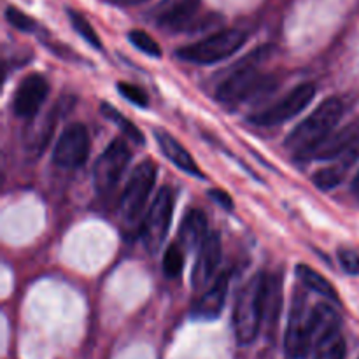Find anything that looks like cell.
<instances>
[{
	"instance_id": "obj_6",
	"label": "cell",
	"mask_w": 359,
	"mask_h": 359,
	"mask_svg": "<svg viewBox=\"0 0 359 359\" xmlns=\"http://www.w3.org/2000/svg\"><path fill=\"white\" fill-rule=\"evenodd\" d=\"M175 196L168 186H163L154 196L140 224V241L149 255H156L170 230Z\"/></svg>"
},
{
	"instance_id": "obj_13",
	"label": "cell",
	"mask_w": 359,
	"mask_h": 359,
	"mask_svg": "<svg viewBox=\"0 0 359 359\" xmlns=\"http://www.w3.org/2000/svg\"><path fill=\"white\" fill-rule=\"evenodd\" d=\"M221 256H223V244H221L219 233L210 231L198 248V256H196L195 266H193L191 283L195 290H200L210 283L221 263Z\"/></svg>"
},
{
	"instance_id": "obj_4",
	"label": "cell",
	"mask_w": 359,
	"mask_h": 359,
	"mask_svg": "<svg viewBox=\"0 0 359 359\" xmlns=\"http://www.w3.org/2000/svg\"><path fill=\"white\" fill-rule=\"evenodd\" d=\"M248 42V34L241 28H224V30L210 34L193 44L182 46L175 51L179 60L195 65H212L223 62L238 51Z\"/></svg>"
},
{
	"instance_id": "obj_22",
	"label": "cell",
	"mask_w": 359,
	"mask_h": 359,
	"mask_svg": "<svg viewBox=\"0 0 359 359\" xmlns=\"http://www.w3.org/2000/svg\"><path fill=\"white\" fill-rule=\"evenodd\" d=\"M67 16H69V21H70V25L74 27V30H76L77 34H79L81 37H83L84 41L91 46V48L102 49L100 37H98V34L95 32V28L91 27V23L88 21V18L84 16V14L77 13V11H74V9H67Z\"/></svg>"
},
{
	"instance_id": "obj_14",
	"label": "cell",
	"mask_w": 359,
	"mask_h": 359,
	"mask_svg": "<svg viewBox=\"0 0 359 359\" xmlns=\"http://www.w3.org/2000/svg\"><path fill=\"white\" fill-rule=\"evenodd\" d=\"M69 102V98L60 100L44 118L39 119L35 125H30V128H27V133H25V151H27L28 154L37 156V154H41L42 151L46 149L48 142L51 140L58 119L62 118L65 112L70 111V105H67Z\"/></svg>"
},
{
	"instance_id": "obj_12",
	"label": "cell",
	"mask_w": 359,
	"mask_h": 359,
	"mask_svg": "<svg viewBox=\"0 0 359 359\" xmlns=\"http://www.w3.org/2000/svg\"><path fill=\"white\" fill-rule=\"evenodd\" d=\"M49 95V83L41 74H30L18 84L13 98V112L18 118L34 119Z\"/></svg>"
},
{
	"instance_id": "obj_28",
	"label": "cell",
	"mask_w": 359,
	"mask_h": 359,
	"mask_svg": "<svg viewBox=\"0 0 359 359\" xmlns=\"http://www.w3.org/2000/svg\"><path fill=\"white\" fill-rule=\"evenodd\" d=\"M337 256H339L344 272H347L349 276H359V252L349 248H340Z\"/></svg>"
},
{
	"instance_id": "obj_2",
	"label": "cell",
	"mask_w": 359,
	"mask_h": 359,
	"mask_svg": "<svg viewBox=\"0 0 359 359\" xmlns=\"http://www.w3.org/2000/svg\"><path fill=\"white\" fill-rule=\"evenodd\" d=\"M344 102L337 97H330L309 116L307 119L300 123L293 132L287 135L286 147L294 154L297 160H300L305 153L318 146L319 142L330 137L337 125L342 119Z\"/></svg>"
},
{
	"instance_id": "obj_23",
	"label": "cell",
	"mask_w": 359,
	"mask_h": 359,
	"mask_svg": "<svg viewBox=\"0 0 359 359\" xmlns=\"http://www.w3.org/2000/svg\"><path fill=\"white\" fill-rule=\"evenodd\" d=\"M314 359H346V340L339 332L316 347Z\"/></svg>"
},
{
	"instance_id": "obj_7",
	"label": "cell",
	"mask_w": 359,
	"mask_h": 359,
	"mask_svg": "<svg viewBox=\"0 0 359 359\" xmlns=\"http://www.w3.org/2000/svg\"><path fill=\"white\" fill-rule=\"evenodd\" d=\"M314 349L312 340V319L307 307V297L302 290L293 294L290 319H287L286 337H284V351L290 359H304Z\"/></svg>"
},
{
	"instance_id": "obj_10",
	"label": "cell",
	"mask_w": 359,
	"mask_h": 359,
	"mask_svg": "<svg viewBox=\"0 0 359 359\" xmlns=\"http://www.w3.org/2000/svg\"><path fill=\"white\" fill-rule=\"evenodd\" d=\"M130 158L132 153L123 139H114L105 147L93 167V182L98 193L107 195L118 186L119 179L128 167Z\"/></svg>"
},
{
	"instance_id": "obj_31",
	"label": "cell",
	"mask_w": 359,
	"mask_h": 359,
	"mask_svg": "<svg viewBox=\"0 0 359 359\" xmlns=\"http://www.w3.org/2000/svg\"><path fill=\"white\" fill-rule=\"evenodd\" d=\"M351 189H353L354 196H356V198L359 200V172L356 174V177H354L353 184H351Z\"/></svg>"
},
{
	"instance_id": "obj_27",
	"label": "cell",
	"mask_w": 359,
	"mask_h": 359,
	"mask_svg": "<svg viewBox=\"0 0 359 359\" xmlns=\"http://www.w3.org/2000/svg\"><path fill=\"white\" fill-rule=\"evenodd\" d=\"M118 91L126 98V100L132 102L133 105H137V107H147V105H149V97H147L146 91L140 86H137V84L119 81Z\"/></svg>"
},
{
	"instance_id": "obj_1",
	"label": "cell",
	"mask_w": 359,
	"mask_h": 359,
	"mask_svg": "<svg viewBox=\"0 0 359 359\" xmlns=\"http://www.w3.org/2000/svg\"><path fill=\"white\" fill-rule=\"evenodd\" d=\"M270 51H272V46H262L256 51L249 53V56L241 60L237 65L231 67L230 74L217 86V102L233 107V105L258 100L272 93L279 84L277 77L262 74L258 70V65L269 58Z\"/></svg>"
},
{
	"instance_id": "obj_8",
	"label": "cell",
	"mask_w": 359,
	"mask_h": 359,
	"mask_svg": "<svg viewBox=\"0 0 359 359\" xmlns=\"http://www.w3.org/2000/svg\"><path fill=\"white\" fill-rule=\"evenodd\" d=\"M316 97V86L312 83H302L298 84L294 90L284 95L279 102H276L270 107L263 109V111L256 112L249 118V123L259 128H272V126L283 125V123L290 121L294 116L300 114Z\"/></svg>"
},
{
	"instance_id": "obj_19",
	"label": "cell",
	"mask_w": 359,
	"mask_h": 359,
	"mask_svg": "<svg viewBox=\"0 0 359 359\" xmlns=\"http://www.w3.org/2000/svg\"><path fill=\"white\" fill-rule=\"evenodd\" d=\"M311 319H312V340H314V347L325 342L328 337L339 332L340 318L333 307L326 304H318L316 307L311 309Z\"/></svg>"
},
{
	"instance_id": "obj_30",
	"label": "cell",
	"mask_w": 359,
	"mask_h": 359,
	"mask_svg": "<svg viewBox=\"0 0 359 359\" xmlns=\"http://www.w3.org/2000/svg\"><path fill=\"white\" fill-rule=\"evenodd\" d=\"M111 4L118 7H133V6H139V4L147 2V0H109Z\"/></svg>"
},
{
	"instance_id": "obj_29",
	"label": "cell",
	"mask_w": 359,
	"mask_h": 359,
	"mask_svg": "<svg viewBox=\"0 0 359 359\" xmlns=\"http://www.w3.org/2000/svg\"><path fill=\"white\" fill-rule=\"evenodd\" d=\"M209 198H212L214 202H216L217 205L223 207L224 210L233 209V200H231V196L228 195L226 191H221V189H210Z\"/></svg>"
},
{
	"instance_id": "obj_20",
	"label": "cell",
	"mask_w": 359,
	"mask_h": 359,
	"mask_svg": "<svg viewBox=\"0 0 359 359\" xmlns=\"http://www.w3.org/2000/svg\"><path fill=\"white\" fill-rule=\"evenodd\" d=\"M297 276L309 290L316 291L318 294H323V297L328 298V300L332 302H339V293H337L335 287L332 286V283H330L326 277H323L319 272H316L314 269H311L309 265H304V263L298 265Z\"/></svg>"
},
{
	"instance_id": "obj_18",
	"label": "cell",
	"mask_w": 359,
	"mask_h": 359,
	"mask_svg": "<svg viewBox=\"0 0 359 359\" xmlns=\"http://www.w3.org/2000/svg\"><path fill=\"white\" fill-rule=\"evenodd\" d=\"M209 224H207V216L200 209H189L182 219L181 228H179V245L182 249H195L196 245H202L209 235Z\"/></svg>"
},
{
	"instance_id": "obj_3",
	"label": "cell",
	"mask_w": 359,
	"mask_h": 359,
	"mask_svg": "<svg viewBox=\"0 0 359 359\" xmlns=\"http://www.w3.org/2000/svg\"><path fill=\"white\" fill-rule=\"evenodd\" d=\"M266 277L256 273L242 286L233 309V332L241 346H249L256 340L265 319Z\"/></svg>"
},
{
	"instance_id": "obj_24",
	"label": "cell",
	"mask_w": 359,
	"mask_h": 359,
	"mask_svg": "<svg viewBox=\"0 0 359 359\" xmlns=\"http://www.w3.org/2000/svg\"><path fill=\"white\" fill-rule=\"evenodd\" d=\"M184 249L175 242V244L168 245V249L165 251L163 256V272L168 279H175V277L181 276L182 269H184V255H182Z\"/></svg>"
},
{
	"instance_id": "obj_15",
	"label": "cell",
	"mask_w": 359,
	"mask_h": 359,
	"mask_svg": "<svg viewBox=\"0 0 359 359\" xmlns=\"http://www.w3.org/2000/svg\"><path fill=\"white\" fill-rule=\"evenodd\" d=\"M358 142H359V130L354 128V126H349V128L339 130V132L326 137L323 142H319L318 146L312 147L309 153H305L300 160L321 161V160H335V158H342L344 154L349 153Z\"/></svg>"
},
{
	"instance_id": "obj_16",
	"label": "cell",
	"mask_w": 359,
	"mask_h": 359,
	"mask_svg": "<svg viewBox=\"0 0 359 359\" xmlns=\"http://www.w3.org/2000/svg\"><path fill=\"white\" fill-rule=\"evenodd\" d=\"M228 287H230V272H223L214 279L209 290L196 300L195 307H193V318L200 319V321H212V319L219 318L223 312L224 302L228 297Z\"/></svg>"
},
{
	"instance_id": "obj_5",
	"label": "cell",
	"mask_w": 359,
	"mask_h": 359,
	"mask_svg": "<svg viewBox=\"0 0 359 359\" xmlns=\"http://www.w3.org/2000/svg\"><path fill=\"white\" fill-rule=\"evenodd\" d=\"M156 165L151 160H144L142 163L133 168L132 175L128 177L126 188L123 191L121 200H119V212H121L123 223L132 226L137 224L144 214L146 203L149 200L151 191L156 182ZM142 223V221H140Z\"/></svg>"
},
{
	"instance_id": "obj_25",
	"label": "cell",
	"mask_w": 359,
	"mask_h": 359,
	"mask_svg": "<svg viewBox=\"0 0 359 359\" xmlns=\"http://www.w3.org/2000/svg\"><path fill=\"white\" fill-rule=\"evenodd\" d=\"M128 41L132 42V44L139 49V51L146 53L147 56H153V58H160L161 56L160 44H158V42L154 41V39L151 37L147 32L139 30V28H135V30H130Z\"/></svg>"
},
{
	"instance_id": "obj_21",
	"label": "cell",
	"mask_w": 359,
	"mask_h": 359,
	"mask_svg": "<svg viewBox=\"0 0 359 359\" xmlns=\"http://www.w3.org/2000/svg\"><path fill=\"white\" fill-rule=\"evenodd\" d=\"M100 112L109 119V121L114 123V125L121 130L123 135H125L128 140H132V142H135V144L146 142V140H144L142 132H140V130L133 125V121H130L128 118H125V116H123L118 109L112 107L111 104H107V102H102Z\"/></svg>"
},
{
	"instance_id": "obj_26",
	"label": "cell",
	"mask_w": 359,
	"mask_h": 359,
	"mask_svg": "<svg viewBox=\"0 0 359 359\" xmlns=\"http://www.w3.org/2000/svg\"><path fill=\"white\" fill-rule=\"evenodd\" d=\"M6 20L11 27H14L20 32H25V34H34V32L39 30V25L35 23L34 18H30L28 14H25L23 11L14 6L6 9Z\"/></svg>"
},
{
	"instance_id": "obj_11",
	"label": "cell",
	"mask_w": 359,
	"mask_h": 359,
	"mask_svg": "<svg viewBox=\"0 0 359 359\" xmlns=\"http://www.w3.org/2000/svg\"><path fill=\"white\" fill-rule=\"evenodd\" d=\"M90 133L83 123H72L63 130L53 151V161L60 168L76 170L83 167L90 156Z\"/></svg>"
},
{
	"instance_id": "obj_9",
	"label": "cell",
	"mask_w": 359,
	"mask_h": 359,
	"mask_svg": "<svg viewBox=\"0 0 359 359\" xmlns=\"http://www.w3.org/2000/svg\"><path fill=\"white\" fill-rule=\"evenodd\" d=\"M202 0H160L149 11V20L170 32H191L200 25Z\"/></svg>"
},
{
	"instance_id": "obj_17",
	"label": "cell",
	"mask_w": 359,
	"mask_h": 359,
	"mask_svg": "<svg viewBox=\"0 0 359 359\" xmlns=\"http://www.w3.org/2000/svg\"><path fill=\"white\" fill-rule=\"evenodd\" d=\"M153 133H154V139H156L158 146H160L161 153H163L165 156H167L168 160H170L172 163L179 168V170L186 172V174L193 175V177L203 179L202 170L198 168L196 161L193 160V156L189 154V151L186 149V147L182 146V144L179 142L174 135H172V133L165 132V130H161V128H156Z\"/></svg>"
}]
</instances>
